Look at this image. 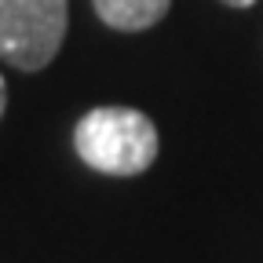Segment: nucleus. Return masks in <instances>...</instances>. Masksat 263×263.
Segmentation results:
<instances>
[{
	"label": "nucleus",
	"mask_w": 263,
	"mask_h": 263,
	"mask_svg": "<svg viewBox=\"0 0 263 263\" xmlns=\"http://www.w3.org/2000/svg\"><path fill=\"white\" fill-rule=\"evenodd\" d=\"M77 157L106 176H139L157 157V128L143 110L95 106L73 128Z\"/></svg>",
	"instance_id": "f257e3e1"
},
{
	"label": "nucleus",
	"mask_w": 263,
	"mask_h": 263,
	"mask_svg": "<svg viewBox=\"0 0 263 263\" xmlns=\"http://www.w3.org/2000/svg\"><path fill=\"white\" fill-rule=\"evenodd\" d=\"M91 4H95V15L110 29L139 33V29L157 26L164 15H168L172 0H91Z\"/></svg>",
	"instance_id": "7ed1b4c3"
},
{
	"label": "nucleus",
	"mask_w": 263,
	"mask_h": 263,
	"mask_svg": "<svg viewBox=\"0 0 263 263\" xmlns=\"http://www.w3.org/2000/svg\"><path fill=\"white\" fill-rule=\"evenodd\" d=\"M4 106H8V84H4V77H0V117H4Z\"/></svg>",
	"instance_id": "20e7f679"
},
{
	"label": "nucleus",
	"mask_w": 263,
	"mask_h": 263,
	"mask_svg": "<svg viewBox=\"0 0 263 263\" xmlns=\"http://www.w3.org/2000/svg\"><path fill=\"white\" fill-rule=\"evenodd\" d=\"M70 0H0V59L15 70H44L59 55Z\"/></svg>",
	"instance_id": "f03ea898"
},
{
	"label": "nucleus",
	"mask_w": 263,
	"mask_h": 263,
	"mask_svg": "<svg viewBox=\"0 0 263 263\" xmlns=\"http://www.w3.org/2000/svg\"><path fill=\"white\" fill-rule=\"evenodd\" d=\"M223 4H230V8H252L256 0H223Z\"/></svg>",
	"instance_id": "39448f33"
}]
</instances>
